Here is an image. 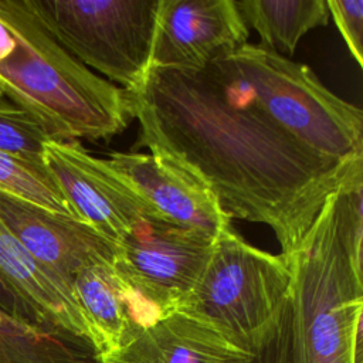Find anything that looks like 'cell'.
Wrapping results in <instances>:
<instances>
[{"label": "cell", "mask_w": 363, "mask_h": 363, "mask_svg": "<svg viewBox=\"0 0 363 363\" xmlns=\"http://www.w3.org/2000/svg\"><path fill=\"white\" fill-rule=\"evenodd\" d=\"M125 98L139 122L135 146L210 190L230 218L268 225L282 255L330 194L363 186V159L337 162L299 143L217 60L201 71L150 67Z\"/></svg>", "instance_id": "obj_1"}, {"label": "cell", "mask_w": 363, "mask_h": 363, "mask_svg": "<svg viewBox=\"0 0 363 363\" xmlns=\"http://www.w3.org/2000/svg\"><path fill=\"white\" fill-rule=\"evenodd\" d=\"M363 186L330 194L285 255L291 363H362Z\"/></svg>", "instance_id": "obj_2"}, {"label": "cell", "mask_w": 363, "mask_h": 363, "mask_svg": "<svg viewBox=\"0 0 363 363\" xmlns=\"http://www.w3.org/2000/svg\"><path fill=\"white\" fill-rule=\"evenodd\" d=\"M16 40L0 61V94L33 115L51 139L109 140L128 128L125 92L69 55L26 0H0Z\"/></svg>", "instance_id": "obj_3"}, {"label": "cell", "mask_w": 363, "mask_h": 363, "mask_svg": "<svg viewBox=\"0 0 363 363\" xmlns=\"http://www.w3.org/2000/svg\"><path fill=\"white\" fill-rule=\"evenodd\" d=\"M216 60L299 143L337 162L363 159L362 109L329 91L308 65L248 43Z\"/></svg>", "instance_id": "obj_4"}, {"label": "cell", "mask_w": 363, "mask_h": 363, "mask_svg": "<svg viewBox=\"0 0 363 363\" xmlns=\"http://www.w3.org/2000/svg\"><path fill=\"white\" fill-rule=\"evenodd\" d=\"M289 285L285 255L248 244L228 225L217 235L197 284L179 311L255 350L284 312Z\"/></svg>", "instance_id": "obj_5"}, {"label": "cell", "mask_w": 363, "mask_h": 363, "mask_svg": "<svg viewBox=\"0 0 363 363\" xmlns=\"http://www.w3.org/2000/svg\"><path fill=\"white\" fill-rule=\"evenodd\" d=\"M45 31L123 92L149 68L159 0H26Z\"/></svg>", "instance_id": "obj_6"}, {"label": "cell", "mask_w": 363, "mask_h": 363, "mask_svg": "<svg viewBox=\"0 0 363 363\" xmlns=\"http://www.w3.org/2000/svg\"><path fill=\"white\" fill-rule=\"evenodd\" d=\"M216 238L159 216L138 223L116 245L113 268L156 322L180 309L197 284Z\"/></svg>", "instance_id": "obj_7"}, {"label": "cell", "mask_w": 363, "mask_h": 363, "mask_svg": "<svg viewBox=\"0 0 363 363\" xmlns=\"http://www.w3.org/2000/svg\"><path fill=\"white\" fill-rule=\"evenodd\" d=\"M43 162L77 218L116 245L138 223L159 216L105 159L89 155L78 140L48 139Z\"/></svg>", "instance_id": "obj_8"}, {"label": "cell", "mask_w": 363, "mask_h": 363, "mask_svg": "<svg viewBox=\"0 0 363 363\" xmlns=\"http://www.w3.org/2000/svg\"><path fill=\"white\" fill-rule=\"evenodd\" d=\"M248 35L235 0H159L150 67L201 71Z\"/></svg>", "instance_id": "obj_9"}, {"label": "cell", "mask_w": 363, "mask_h": 363, "mask_svg": "<svg viewBox=\"0 0 363 363\" xmlns=\"http://www.w3.org/2000/svg\"><path fill=\"white\" fill-rule=\"evenodd\" d=\"M0 218L27 251L72 288L88 265L113 262L116 244L89 224L0 191Z\"/></svg>", "instance_id": "obj_10"}, {"label": "cell", "mask_w": 363, "mask_h": 363, "mask_svg": "<svg viewBox=\"0 0 363 363\" xmlns=\"http://www.w3.org/2000/svg\"><path fill=\"white\" fill-rule=\"evenodd\" d=\"M105 160L164 220L200 230L213 238L231 225L230 216L210 190L156 156L140 152H112Z\"/></svg>", "instance_id": "obj_11"}, {"label": "cell", "mask_w": 363, "mask_h": 363, "mask_svg": "<svg viewBox=\"0 0 363 363\" xmlns=\"http://www.w3.org/2000/svg\"><path fill=\"white\" fill-rule=\"evenodd\" d=\"M254 352L210 323L176 311L101 363H245Z\"/></svg>", "instance_id": "obj_12"}, {"label": "cell", "mask_w": 363, "mask_h": 363, "mask_svg": "<svg viewBox=\"0 0 363 363\" xmlns=\"http://www.w3.org/2000/svg\"><path fill=\"white\" fill-rule=\"evenodd\" d=\"M72 291L99 359L121 350L155 323L109 262L81 269Z\"/></svg>", "instance_id": "obj_13"}, {"label": "cell", "mask_w": 363, "mask_h": 363, "mask_svg": "<svg viewBox=\"0 0 363 363\" xmlns=\"http://www.w3.org/2000/svg\"><path fill=\"white\" fill-rule=\"evenodd\" d=\"M0 274L31 305L45 325L91 342L72 288L37 261L1 218Z\"/></svg>", "instance_id": "obj_14"}, {"label": "cell", "mask_w": 363, "mask_h": 363, "mask_svg": "<svg viewBox=\"0 0 363 363\" xmlns=\"http://www.w3.org/2000/svg\"><path fill=\"white\" fill-rule=\"evenodd\" d=\"M0 363H101L89 340L0 309Z\"/></svg>", "instance_id": "obj_15"}, {"label": "cell", "mask_w": 363, "mask_h": 363, "mask_svg": "<svg viewBox=\"0 0 363 363\" xmlns=\"http://www.w3.org/2000/svg\"><path fill=\"white\" fill-rule=\"evenodd\" d=\"M235 4L245 26L261 37V45L281 55H292L308 31L329 20L326 0H241Z\"/></svg>", "instance_id": "obj_16"}, {"label": "cell", "mask_w": 363, "mask_h": 363, "mask_svg": "<svg viewBox=\"0 0 363 363\" xmlns=\"http://www.w3.org/2000/svg\"><path fill=\"white\" fill-rule=\"evenodd\" d=\"M0 191L33 203L48 211L77 218L45 167L27 163L1 152Z\"/></svg>", "instance_id": "obj_17"}, {"label": "cell", "mask_w": 363, "mask_h": 363, "mask_svg": "<svg viewBox=\"0 0 363 363\" xmlns=\"http://www.w3.org/2000/svg\"><path fill=\"white\" fill-rule=\"evenodd\" d=\"M51 139L43 125L26 109L0 94V152L45 167V142Z\"/></svg>", "instance_id": "obj_18"}, {"label": "cell", "mask_w": 363, "mask_h": 363, "mask_svg": "<svg viewBox=\"0 0 363 363\" xmlns=\"http://www.w3.org/2000/svg\"><path fill=\"white\" fill-rule=\"evenodd\" d=\"M329 16L333 18L349 52L357 65L363 67V0H326Z\"/></svg>", "instance_id": "obj_19"}, {"label": "cell", "mask_w": 363, "mask_h": 363, "mask_svg": "<svg viewBox=\"0 0 363 363\" xmlns=\"http://www.w3.org/2000/svg\"><path fill=\"white\" fill-rule=\"evenodd\" d=\"M245 363H291L289 305L286 303L279 319L255 347L254 356Z\"/></svg>", "instance_id": "obj_20"}, {"label": "cell", "mask_w": 363, "mask_h": 363, "mask_svg": "<svg viewBox=\"0 0 363 363\" xmlns=\"http://www.w3.org/2000/svg\"><path fill=\"white\" fill-rule=\"evenodd\" d=\"M0 309L23 322L37 325V326H48L43 322V319L31 308V305L14 289V286L1 274H0Z\"/></svg>", "instance_id": "obj_21"}, {"label": "cell", "mask_w": 363, "mask_h": 363, "mask_svg": "<svg viewBox=\"0 0 363 363\" xmlns=\"http://www.w3.org/2000/svg\"><path fill=\"white\" fill-rule=\"evenodd\" d=\"M16 40L11 31L0 21V61L6 60L14 50Z\"/></svg>", "instance_id": "obj_22"}]
</instances>
